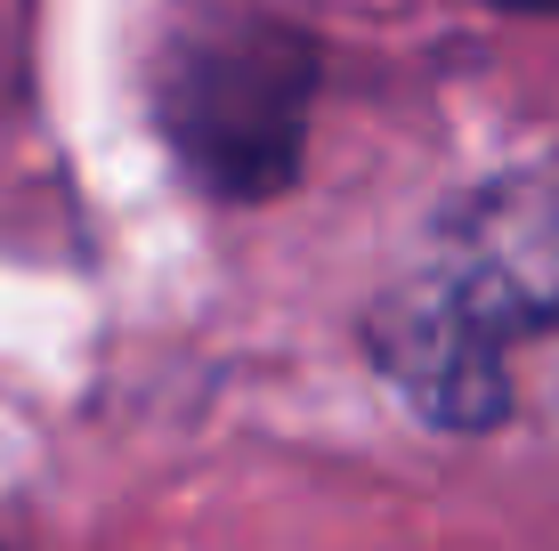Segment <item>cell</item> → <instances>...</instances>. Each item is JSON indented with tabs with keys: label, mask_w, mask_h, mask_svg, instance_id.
I'll return each instance as SVG.
<instances>
[{
	"label": "cell",
	"mask_w": 559,
	"mask_h": 551,
	"mask_svg": "<svg viewBox=\"0 0 559 551\" xmlns=\"http://www.w3.org/2000/svg\"><path fill=\"white\" fill-rule=\"evenodd\" d=\"M503 9H559V0H503Z\"/></svg>",
	"instance_id": "4"
},
{
	"label": "cell",
	"mask_w": 559,
	"mask_h": 551,
	"mask_svg": "<svg viewBox=\"0 0 559 551\" xmlns=\"http://www.w3.org/2000/svg\"><path fill=\"white\" fill-rule=\"evenodd\" d=\"M373 366L430 414L438 430H487L511 406V373H503V340H487L462 309H447L430 276H406L381 292L373 309Z\"/></svg>",
	"instance_id": "3"
},
{
	"label": "cell",
	"mask_w": 559,
	"mask_h": 551,
	"mask_svg": "<svg viewBox=\"0 0 559 551\" xmlns=\"http://www.w3.org/2000/svg\"><path fill=\"white\" fill-rule=\"evenodd\" d=\"M421 276L447 292L487 340H527L559 325V187L535 170H503V179L471 187L421 260Z\"/></svg>",
	"instance_id": "2"
},
{
	"label": "cell",
	"mask_w": 559,
	"mask_h": 551,
	"mask_svg": "<svg viewBox=\"0 0 559 551\" xmlns=\"http://www.w3.org/2000/svg\"><path fill=\"white\" fill-rule=\"evenodd\" d=\"M317 49L276 16H187L154 65V113L179 170L211 195H276L300 170Z\"/></svg>",
	"instance_id": "1"
}]
</instances>
